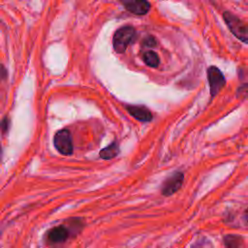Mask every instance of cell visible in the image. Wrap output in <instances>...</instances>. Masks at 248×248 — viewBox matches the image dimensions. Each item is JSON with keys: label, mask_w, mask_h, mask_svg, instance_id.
<instances>
[{"label": "cell", "mask_w": 248, "mask_h": 248, "mask_svg": "<svg viewBox=\"0 0 248 248\" xmlns=\"http://www.w3.org/2000/svg\"><path fill=\"white\" fill-rule=\"evenodd\" d=\"M223 19L231 33L240 42L248 45V24L230 11L223 13Z\"/></svg>", "instance_id": "1"}, {"label": "cell", "mask_w": 248, "mask_h": 248, "mask_svg": "<svg viewBox=\"0 0 248 248\" xmlns=\"http://www.w3.org/2000/svg\"><path fill=\"white\" fill-rule=\"evenodd\" d=\"M137 31L133 26H122L117 29L112 38L113 49L117 53H123L128 46L136 39Z\"/></svg>", "instance_id": "2"}, {"label": "cell", "mask_w": 248, "mask_h": 248, "mask_svg": "<svg viewBox=\"0 0 248 248\" xmlns=\"http://www.w3.org/2000/svg\"><path fill=\"white\" fill-rule=\"evenodd\" d=\"M207 80L209 84L210 97L213 99L226 85V78L222 71L216 66H209L206 70Z\"/></svg>", "instance_id": "3"}, {"label": "cell", "mask_w": 248, "mask_h": 248, "mask_svg": "<svg viewBox=\"0 0 248 248\" xmlns=\"http://www.w3.org/2000/svg\"><path fill=\"white\" fill-rule=\"evenodd\" d=\"M53 143L56 150L62 155H71L74 150L71 133L67 129H62L56 132L53 138Z\"/></svg>", "instance_id": "4"}, {"label": "cell", "mask_w": 248, "mask_h": 248, "mask_svg": "<svg viewBox=\"0 0 248 248\" xmlns=\"http://www.w3.org/2000/svg\"><path fill=\"white\" fill-rule=\"evenodd\" d=\"M184 174L180 171H175L170 174L162 184L161 193L164 196H170L178 191L183 183Z\"/></svg>", "instance_id": "5"}, {"label": "cell", "mask_w": 248, "mask_h": 248, "mask_svg": "<svg viewBox=\"0 0 248 248\" xmlns=\"http://www.w3.org/2000/svg\"><path fill=\"white\" fill-rule=\"evenodd\" d=\"M124 8L138 16L146 15L150 10V3L147 0H120Z\"/></svg>", "instance_id": "6"}, {"label": "cell", "mask_w": 248, "mask_h": 248, "mask_svg": "<svg viewBox=\"0 0 248 248\" xmlns=\"http://www.w3.org/2000/svg\"><path fill=\"white\" fill-rule=\"evenodd\" d=\"M69 230L65 226H57L52 228L47 232V241L51 244H60L65 242L69 237Z\"/></svg>", "instance_id": "7"}, {"label": "cell", "mask_w": 248, "mask_h": 248, "mask_svg": "<svg viewBox=\"0 0 248 248\" xmlns=\"http://www.w3.org/2000/svg\"><path fill=\"white\" fill-rule=\"evenodd\" d=\"M128 112L139 121H150L153 117L151 111L143 106H128L126 107Z\"/></svg>", "instance_id": "8"}, {"label": "cell", "mask_w": 248, "mask_h": 248, "mask_svg": "<svg viewBox=\"0 0 248 248\" xmlns=\"http://www.w3.org/2000/svg\"><path fill=\"white\" fill-rule=\"evenodd\" d=\"M119 151H120L119 144L116 141H113L107 147L101 149V151L99 152V155L104 160H110V159L116 157L118 155Z\"/></svg>", "instance_id": "9"}, {"label": "cell", "mask_w": 248, "mask_h": 248, "mask_svg": "<svg viewBox=\"0 0 248 248\" xmlns=\"http://www.w3.org/2000/svg\"><path fill=\"white\" fill-rule=\"evenodd\" d=\"M142 59L144 63L149 66V67H157L160 64V59L158 54L155 51L152 50H147L142 54Z\"/></svg>", "instance_id": "10"}, {"label": "cell", "mask_w": 248, "mask_h": 248, "mask_svg": "<svg viewBox=\"0 0 248 248\" xmlns=\"http://www.w3.org/2000/svg\"><path fill=\"white\" fill-rule=\"evenodd\" d=\"M224 243L227 248H241L242 238L235 234H228L224 237Z\"/></svg>", "instance_id": "11"}, {"label": "cell", "mask_w": 248, "mask_h": 248, "mask_svg": "<svg viewBox=\"0 0 248 248\" xmlns=\"http://www.w3.org/2000/svg\"><path fill=\"white\" fill-rule=\"evenodd\" d=\"M235 96L238 99H248V82H243L237 87Z\"/></svg>", "instance_id": "12"}, {"label": "cell", "mask_w": 248, "mask_h": 248, "mask_svg": "<svg viewBox=\"0 0 248 248\" xmlns=\"http://www.w3.org/2000/svg\"><path fill=\"white\" fill-rule=\"evenodd\" d=\"M156 40L153 38V37H151V36H148V37H146L143 41H142V46H144V47H153V46H156Z\"/></svg>", "instance_id": "13"}, {"label": "cell", "mask_w": 248, "mask_h": 248, "mask_svg": "<svg viewBox=\"0 0 248 248\" xmlns=\"http://www.w3.org/2000/svg\"><path fill=\"white\" fill-rule=\"evenodd\" d=\"M9 125H10V120H9V118L5 117V118L2 120V124H1L2 132H3V133H5V132L9 129Z\"/></svg>", "instance_id": "14"}, {"label": "cell", "mask_w": 248, "mask_h": 248, "mask_svg": "<svg viewBox=\"0 0 248 248\" xmlns=\"http://www.w3.org/2000/svg\"><path fill=\"white\" fill-rule=\"evenodd\" d=\"M246 218H247V220H248V210L246 211Z\"/></svg>", "instance_id": "15"}]
</instances>
